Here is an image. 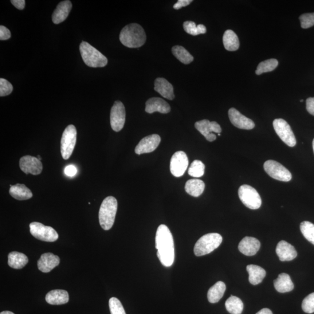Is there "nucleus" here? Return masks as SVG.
Masks as SVG:
<instances>
[{
	"mask_svg": "<svg viewBox=\"0 0 314 314\" xmlns=\"http://www.w3.org/2000/svg\"><path fill=\"white\" fill-rule=\"evenodd\" d=\"M256 314H273L272 311L268 308H264L260 310Z\"/></svg>",
	"mask_w": 314,
	"mask_h": 314,
	"instance_id": "48",
	"label": "nucleus"
},
{
	"mask_svg": "<svg viewBox=\"0 0 314 314\" xmlns=\"http://www.w3.org/2000/svg\"><path fill=\"white\" fill-rule=\"evenodd\" d=\"M60 260L56 255L52 253H45L39 259L37 265L41 271L48 273L60 264Z\"/></svg>",
	"mask_w": 314,
	"mask_h": 314,
	"instance_id": "18",
	"label": "nucleus"
},
{
	"mask_svg": "<svg viewBox=\"0 0 314 314\" xmlns=\"http://www.w3.org/2000/svg\"><path fill=\"white\" fill-rule=\"evenodd\" d=\"M21 170L26 175H33L41 174L43 170V164L37 157L25 155L22 157L19 162Z\"/></svg>",
	"mask_w": 314,
	"mask_h": 314,
	"instance_id": "13",
	"label": "nucleus"
},
{
	"mask_svg": "<svg viewBox=\"0 0 314 314\" xmlns=\"http://www.w3.org/2000/svg\"><path fill=\"white\" fill-rule=\"evenodd\" d=\"M172 52L174 56L184 64H189L194 60V57L182 46L173 47Z\"/></svg>",
	"mask_w": 314,
	"mask_h": 314,
	"instance_id": "30",
	"label": "nucleus"
},
{
	"mask_svg": "<svg viewBox=\"0 0 314 314\" xmlns=\"http://www.w3.org/2000/svg\"><path fill=\"white\" fill-rule=\"evenodd\" d=\"M312 147H313V152H314V139L313 140V142H312Z\"/></svg>",
	"mask_w": 314,
	"mask_h": 314,
	"instance_id": "51",
	"label": "nucleus"
},
{
	"mask_svg": "<svg viewBox=\"0 0 314 314\" xmlns=\"http://www.w3.org/2000/svg\"><path fill=\"white\" fill-rule=\"evenodd\" d=\"M183 28L186 33L192 35V36H197L200 34L195 23L193 21H186L183 23Z\"/></svg>",
	"mask_w": 314,
	"mask_h": 314,
	"instance_id": "40",
	"label": "nucleus"
},
{
	"mask_svg": "<svg viewBox=\"0 0 314 314\" xmlns=\"http://www.w3.org/2000/svg\"><path fill=\"white\" fill-rule=\"evenodd\" d=\"M145 111L148 113L154 112L168 113L171 111V107L167 101L161 98L152 97L146 101Z\"/></svg>",
	"mask_w": 314,
	"mask_h": 314,
	"instance_id": "19",
	"label": "nucleus"
},
{
	"mask_svg": "<svg viewBox=\"0 0 314 314\" xmlns=\"http://www.w3.org/2000/svg\"><path fill=\"white\" fill-rule=\"evenodd\" d=\"M30 231L33 237L42 241L54 242L58 239V234L52 227L45 226L39 222L31 223Z\"/></svg>",
	"mask_w": 314,
	"mask_h": 314,
	"instance_id": "8",
	"label": "nucleus"
},
{
	"mask_svg": "<svg viewBox=\"0 0 314 314\" xmlns=\"http://www.w3.org/2000/svg\"><path fill=\"white\" fill-rule=\"evenodd\" d=\"M261 247L260 242L256 238L245 237L239 243V250L247 256H253L256 254Z\"/></svg>",
	"mask_w": 314,
	"mask_h": 314,
	"instance_id": "16",
	"label": "nucleus"
},
{
	"mask_svg": "<svg viewBox=\"0 0 314 314\" xmlns=\"http://www.w3.org/2000/svg\"><path fill=\"white\" fill-rule=\"evenodd\" d=\"M222 242V237L218 233H211L204 235L196 242L194 253L198 257L205 256L217 249Z\"/></svg>",
	"mask_w": 314,
	"mask_h": 314,
	"instance_id": "5",
	"label": "nucleus"
},
{
	"mask_svg": "<svg viewBox=\"0 0 314 314\" xmlns=\"http://www.w3.org/2000/svg\"><path fill=\"white\" fill-rule=\"evenodd\" d=\"M117 202L115 198L109 196L102 203L99 211V222L105 230L111 229L115 222Z\"/></svg>",
	"mask_w": 314,
	"mask_h": 314,
	"instance_id": "3",
	"label": "nucleus"
},
{
	"mask_svg": "<svg viewBox=\"0 0 314 314\" xmlns=\"http://www.w3.org/2000/svg\"><path fill=\"white\" fill-rule=\"evenodd\" d=\"M77 140V131L75 127L70 125L66 128L62 136L61 152L62 158L68 160L72 154Z\"/></svg>",
	"mask_w": 314,
	"mask_h": 314,
	"instance_id": "6",
	"label": "nucleus"
},
{
	"mask_svg": "<svg viewBox=\"0 0 314 314\" xmlns=\"http://www.w3.org/2000/svg\"><path fill=\"white\" fill-rule=\"evenodd\" d=\"M109 306L111 314H126L123 304L116 297L110 298Z\"/></svg>",
	"mask_w": 314,
	"mask_h": 314,
	"instance_id": "36",
	"label": "nucleus"
},
{
	"mask_svg": "<svg viewBox=\"0 0 314 314\" xmlns=\"http://www.w3.org/2000/svg\"><path fill=\"white\" fill-rule=\"evenodd\" d=\"M155 248L158 257L162 264L170 267L175 260V247L174 238L168 227L161 225L157 229L155 237Z\"/></svg>",
	"mask_w": 314,
	"mask_h": 314,
	"instance_id": "1",
	"label": "nucleus"
},
{
	"mask_svg": "<svg viewBox=\"0 0 314 314\" xmlns=\"http://www.w3.org/2000/svg\"><path fill=\"white\" fill-rule=\"evenodd\" d=\"M228 115L231 123L238 128L251 130L255 127L254 122L242 115L237 109L230 108Z\"/></svg>",
	"mask_w": 314,
	"mask_h": 314,
	"instance_id": "15",
	"label": "nucleus"
},
{
	"mask_svg": "<svg viewBox=\"0 0 314 314\" xmlns=\"http://www.w3.org/2000/svg\"><path fill=\"white\" fill-rule=\"evenodd\" d=\"M206 138L207 140L212 142V141H214L216 140V139H217V136L214 134V133H211L210 135H208Z\"/></svg>",
	"mask_w": 314,
	"mask_h": 314,
	"instance_id": "47",
	"label": "nucleus"
},
{
	"mask_svg": "<svg viewBox=\"0 0 314 314\" xmlns=\"http://www.w3.org/2000/svg\"><path fill=\"white\" fill-rule=\"evenodd\" d=\"M64 172L66 175L72 177V176L76 175L77 170L75 166H73V165H70V166L65 168Z\"/></svg>",
	"mask_w": 314,
	"mask_h": 314,
	"instance_id": "42",
	"label": "nucleus"
},
{
	"mask_svg": "<svg viewBox=\"0 0 314 314\" xmlns=\"http://www.w3.org/2000/svg\"><path fill=\"white\" fill-rule=\"evenodd\" d=\"M274 130L284 142L289 147H294L296 144L295 136L287 122L283 119H276L273 122Z\"/></svg>",
	"mask_w": 314,
	"mask_h": 314,
	"instance_id": "10",
	"label": "nucleus"
},
{
	"mask_svg": "<svg viewBox=\"0 0 314 314\" xmlns=\"http://www.w3.org/2000/svg\"><path fill=\"white\" fill-rule=\"evenodd\" d=\"M302 308L306 313L314 312V293L309 294L304 298L302 303Z\"/></svg>",
	"mask_w": 314,
	"mask_h": 314,
	"instance_id": "37",
	"label": "nucleus"
},
{
	"mask_svg": "<svg viewBox=\"0 0 314 314\" xmlns=\"http://www.w3.org/2000/svg\"><path fill=\"white\" fill-rule=\"evenodd\" d=\"M218 135L219 136H221V133H218Z\"/></svg>",
	"mask_w": 314,
	"mask_h": 314,
	"instance_id": "52",
	"label": "nucleus"
},
{
	"mask_svg": "<svg viewBox=\"0 0 314 314\" xmlns=\"http://www.w3.org/2000/svg\"><path fill=\"white\" fill-rule=\"evenodd\" d=\"M188 166V157L185 152H176L172 156L170 163L171 174L175 177H180L185 173Z\"/></svg>",
	"mask_w": 314,
	"mask_h": 314,
	"instance_id": "12",
	"label": "nucleus"
},
{
	"mask_svg": "<svg viewBox=\"0 0 314 314\" xmlns=\"http://www.w3.org/2000/svg\"><path fill=\"white\" fill-rule=\"evenodd\" d=\"M194 126L196 129L205 137L213 132L211 122L209 120H203L198 121L195 123Z\"/></svg>",
	"mask_w": 314,
	"mask_h": 314,
	"instance_id": "35",
	"label": "nucleus"
},
{
	"mask_svg": "<svg viewBox=\"0 0 314 314\" xmlns=\"http://www.w3.org/2000/svg\"><path fill=\"white\" fill-rule=\"evenodd\" d=\"M146 34L142 27L131 23L124 27L120 35L122 44L129 48H139L146 41Z\"/></svg>",
	"mask_w": 314,
	"mask_h": 314,
	"instance_id": "2",
	"label": "nucleus"
},
{
	"mask_svg": "<svg viewBox=\"0 0 314 314\" xmlns=\"http://www.w3.org/2000/svg\"><path fill=\"white\" fill-rule=\"evenodd\" d=\"M10 187L9 193L16 200H26L33 197L32 193L25 184L18 183Z\"/></svg>",
	"mask_w": 314,
	"mask_h": 314,
	"instance_id": "24",
	"label": "nucleus"
},
{
	"mask_svg": "<svg viewBox=\"0 0 314 314\" xmlns=\"http://www.w3.org/2000/svg\"><path fill=\"white\" fill-rule=\"evenodd\" d=\"M11 36L10 31L7 27L2 25L0 26V40L6 41Z\"/></svg>",
	"mask_w": 314,
	"mask_h": 314,
	"instance_id": "41",
	"label": "nucleus"
},
{
	"mask_svg": "<svg viewBox=\"0 0 314 314\" xmlns=\"http://www.w3.org/2000/svg\"><path fill=\"white\" fill-rule=\"evenodd\" d=\"M80 52L85 64L90 67H104L107 64V58L88 42L81 43Z\"/></svg>",
	"mask_w": 314,
	"mask_h": 314,
	"instance_id": "4",
	"label": "nucleus"
},
{
	"mask_svg": "<svg viewBox=\"0 0 314 314\" xmlns=\"http://www.w3.org/2000/svg\"><path fill=\"white\" fill-rule=\"evenodd\" d=\"M300 230L305 238L314 245V224L308 221L301 222Z\"/></svg>",
	"mask_w": 314,
	"mask_h": 314,
	"instance_id": "34",
	"label": "nucleus"
},
{
	"mask_svg": "<svg viewBox=\"0 0 314 314\" xmlns=\"http://www.w3.org/2000/svg\"><path fill=\"white\" fill-rule=\"evenodd\" d=\"M72 7V3L69 0L62 2L59 4L52 15L53 23L55 24H59V23L64 22L68 17Z\"/></svg>",
	"mask_w": 314,
	"mask_h": 314,
	"instance_id": "21",
	"label": "nucleus"
},
{
	"mask_svg": "<svg viewBox=\"0 0 314 314\" xmlns=\"http://www.w3.org/2000/svg\"><path fill=\"white\" fill-rule=\"evenodd\" d=\"M299 19L302 28H309L314 25V13L301 15Z\"/></svg>",
	"mask_w": 314,
	"mask_h": 314,
	"instance_id": "38",
	"label": "nucleus"
},
{
	"mask_svg": "<svg viewBox=\"0 0 314 314\" xmlns=\"http://www.w3.org/2000/svg\"><path fill=\"white\" fill-rule=\"evenodd\" d=\"M12 5H13L15 7L17 8V9L19 10H22L24 9L25 7V0H12L11 1Z\"/></svg>",
	"mask_w": 314,
	"mask_h": 314,
	"instance_id": "45",
	"label": "nucleus"
},
{
	"mask_svg": "<svg viewBox=\"0 0 314 314\" xmlns=\"http://www.w3.org/2000/svg\"><path fill=\"white\" fill-rule=\"evenodd\" d=\"M300 102H303V100H301Z\"/></svg>",
	"mask_w": 314,
	"mask_h": 314,
	"instance_id": "53",
	"label": "nucleus"
},
{
	"mask_svg": "<svg viewBox=\"0 0 314 314\" xmlns=\"http://www.w3.org/2000/svg\"><path fill=\"white\" fill-rule=\"evenodd\" d=\"M160 142L161 137L158 135L154 134L145 137L137 145L135 150L136 154L140 155L154 151L158 147Z\"/></svg>",
	"mask_w": 314,
	"mask_h": 314,
	"instance_id": "14",
	"label": "nucleus"
},
{
	"mask_svg": "<svg viewBox=\"0 0 314 314\" xmlns=\"http://www.w3.org/2000/svg\"><path fill=\"white\" fill-rule=\"evenodd\" d=\"M13 86L12 84L5 80V78H0V96L5 97L9 95L13 92Z\"/></svg>",
	"mask_w": 314,
	"mask_h": 314,
	"instance_id": "39",
	"label": "nucleus"
},
{
	"mask_svg": "<svg viewBox=\"0 0 314 314\" xmlns=\"http://www.w3.org/2000/svg\"><path fill=\"white\" fill-rule=\"evenodd\" d=\"M28 258L25 254L13 251L9 255L8 264L14 269H19L24 267L28 263Z\"/></svg>",
	"mask_w": 314,
	"mask_h": 314,
	"instance_id": "28",
	"label": "nucleus"
},
{
	"mask_svg": "<svg viewBox=\"0 0 314 314\" xmlns=\"http://www.w3.org/2000/svg\"><path fill=\"white\" fill-rule=\"evenodd\" d=\"M223 43L225 49L230 52L238 50L240 46L237 34L231 30L225 31L223 36Z\"/></svg>",
	"mask_w": 314,
	"mask_h": 314,
	"instance_id": "29",
	"label": "nucleus"
},
{
	"mask_svg": "<svg viewBox=\"0 0 314 314\" xmlns=\"http://www.w3.org/2000/svg\"><path fill=\"white\" fill-rule=\"evenodd\" d=\"M193 2L192 0H179L174 6V9L175 10H179L182 7H186Z\"/></svg>",
	"mask_w": 314,
	"mask_h": 314,
	"instance_id": "44",
	"label": "nucleus"
},
{
	"mask_svg": "<svg viewBox=\"0 0 314 314\" xmlns=\"http://www.w3.org/2000/svg\"><path fill=\"white\" fill-rule=\"evenodd\" d=\"M37 158L39 160H41V161L42 160V158H41V156H40V155H38V156H37Z\"/></svg>",
	"mask_w": 314,
	"mask_h": 314,
	"instance_id": "50",
	"label": "nucleus"
},
{
	"mask_svg": "<svg viewBox=\"0 0 314 314\" xmlns=\"http://www.w3.org/2000/svg\"><path fill=\"white\" fill-rule=\"evenodd\" d=\"M276 253L281 261H292L296 258L297 256L295 248L285 241H282L278 243L276 248Z\"/></svg>",
	"mask_w": 314,
	"mask_h": 314,
	"instance_id": "17",
	"label": "nucleus"
},
{
	"mask_svg": "<svg viewBox=\"0 0 314 314\" xmlns=\"http://www.w3.org/2000/svg\"><path fill=\"white\" fill-rule=\"evenodd\" d=\"M198 28L200 34H205L207 31V29L205 26L204 25L200 24L198 25Z\"/></svg>",
	"mask_w": 314,
	"mask_h": 314,
	"instance_id": "46",
	"label": "nucleus"
},
{
	"mask_svg": "<svg viewBox=\"0 0 314 314\" xmlns=\"http://www.w3.org/2000/svg\"><path fill=\"white\" fill-rule=\"evenodd\" d=\"M126 112L124 105L120 101H116L112 106L110 114V123L115 132H120L123 129L125 123Z\"/></svg>",
	"mask_w": 314,
	"mask_h": 314,
	"instance_id": "11",
	"label": "nucleus"
},
{
	"mask_svg": "<svg viewBox=\"0 0 314 314\" xmlns=\"http://www.w3.org/2000/svg\"><path fill=\"white\" fill-rule=\"evenodd\" d=\"M0 314H15L13 312L9 311H3Z\"/></svg>",
	"mask_w": 314,
	"mask_h": 314,
	"instance_id": "49",
	"label": "nucleus"
},
{
	"mask_svg": "<svg viewBox=\"0 0 314 314\" xmlns=\"http://www.w3.org/2000/svg\"><path fill=\"white\" fill-rule=\"evenodd\" d=\"M154 90L167 99H174V87L166 78H156L154 82Z\"/></svg>",
	"mask_w": 314,
	"mask_h": 314,
	"instance_id": "20",
	"label": "nucleus"
},
{
	"mask_svg": "<svg viewBox=\"0 0 314 314\" xmlns=\"http://www.w3.org/2000/svg\"><path fill=\"white\" fill-rule=\"evenodd\" d=\"M239 197L245 206L251 210H257L261 206L260 194L255 188L244 184L239 188Z\"/></svg>",
	"mask_w": 314,
	"mask_h": 314,
	"instance_id": "7",
	"label": "nucleus"
},
{
	"mask_svg": "<svg viewBox=\"0 0 314 314\" xmlns=\"http://www.w3.org/2000/svg\"><path fill=\"white\" fill-rule=\"evenodd\" d=\"M306 108L310 114L314 116V97H309L306 100Z\"/></svg>",
	"mask_w": 314,
	"mask_h": 314,
	"instance_id": "43",
	"label": "nucleus"
},
{
	"mask_svg": "<svg viewBox=\"0 0 314 314\" xmlns=\"http://www.w3.org/2000/svg\"><path fill=\"white\" fill-rule=\"evenodd\" d=\"M274 288L280 293H286L292 291L294 289L293 283L288 274L282 273L274 281Z\"/></svg>",
	"mask_w": 314,
	"mask_h": 314,
	"instance_id": "23",
	"label": "nucleus"
},
{
	"mask_svg": "<svg viewBox=\"0 0 314 314\" xmlns=\"http://www.w3.org/2000/svg\"><path fill=\"white\" fill-rule=\"evenodd\" d=\"M247 270L249 274V282L253 285L260 284L266 276L265 269L256 265H249Z\"/></svg>",
	"mask_w": 314,
	"mask_h": 314,
	"instance_id": "26",
	"label": "nucleus"
},
{
	"mask_svg": "<svg viewBox=\"0 0 314 314\" xmlns=\"http://www.w3.org/2000/svg\"><path fill=\"white\" fill-rule=\"evenodd\" d=\"M278 64V61L276 59H269L262 61L259 64L256 73L260 75L263 73L271 72L276 69Z\"/></svg>",
	"mask_w": 314,
	"mask_h": 314,
	"instance_id": "32",
	"label": "nucleus"
},
{
	"mask_svg": "<svg viewBox=\"0 0 314 314\" xmlns=\"http://www.w3.org/2000/svg\"><path fill=\"white\" fill-rule=\"evenodd\" d=\"M46 300L52 305L64 304L69 301V294L64 290H54L46 294Z\"/></svg>",
	"mask_w": 314,
	"mask_h": 314,
	"instance_id": "22",
	"label": "nucleus"
},
{
	"mask_svg": "<svg viewBox=\"0 0 314 314\" xmlns=\"http://www.w3.org/2000/svg\"><path fill=\"white\" fill-rule=\"evenodd\" d=\"M227 311L231 314H241L243 309V303L240 298L231 296L225 303Z\"/></svg>",
	"mask_w": 314,
	"mask_h": 314,
	"instance_id": "31",
	"label": "nucleus"
},
{
	"mask_svg": "<svg viewBox=\"0 0 314 314\" xmlns=\"http://www.w3.org/2000/svg\"><path fill=\"white\" fill-rule=\"evenodd\" d=\"M205 188V183L202 180L193 179L188 180L186 183L185 190L187 193L194 198L201 195Z\"/></svg>",
	"mask_w": 314,
	"mask_h": 314,
	"instance_id": "27",
	"label": "nucleus"
},
{
	"mask_svg": "<svg viewBox=\"0 0 314 314\" xmlns=\"http://www.w3.org/2000/svg\"><path fill=\"white\" fill-rule=\"evenodd\" d=\"M226 290V285L223 282L219 281L212 286L208 292L207 297L211 303H216L221 299Z\"/></svg>",
	"mask_w": 314,
	"mask_h": 314,
	"instance_id": "25",
	"label": "nucleus"
},
{
	"mask_svg": "<svg viewBox=\"0 0 314 314\" xmlns=\"http://www.w3.org/2000/svg\"><path fill=\"white\" fill-rule=\"evenodd\" d=\"M204 171H205V165L201 161L195 160L188 168V174L192 177L200 178L204 175Z\"/></svg>",
	"mask_w": 314,
	"mask_h": 314,
	"instance_id": "33",
	"label": "nucleus"
},
{
	"mask_svg": "<svg viewBox=\"0 0 314 314\" xmlns=\"http://www.w3.org/2000/svg\"><path fill=\"white\" fill-rule=\"evenodd\" d=\"M267 174L270 177L282 182H289L292 178L291 173L276 161L268 160L264 164Z\"/></svg>",
	"mask_w": 314,
	"mask_h": 314,
	"instance_id": "9",
	"label": "nucleus"
}]
</instances>
